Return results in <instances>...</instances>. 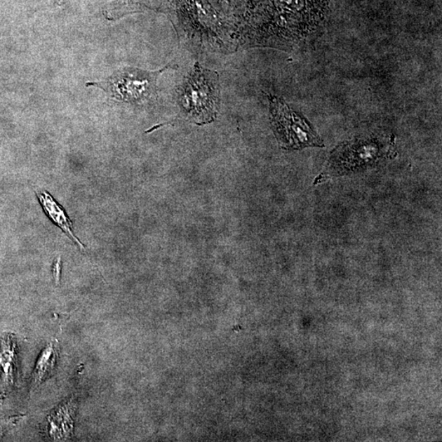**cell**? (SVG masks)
<instances>
[{
	"instance_id": "1",
	"label": "cell",
	"mask_w": 442,
	"mask_h": 442,
	"mask_svg": "<svg viewBox=\"0 0 442 442\" xmlns=\"http://www.w3.org/2000/svg\"><path fill=\"white\" fill-rule=\"evenodd\" d=\"M220 83L217 72L196 62L187 76L179 97L182 109L199 124L215 121L220 107Z\"/></svg>"
},
{
	"instance_id": "2",
	"label": "cell",
	"mask_w": 442,
	"mask_h": 442,
	"mask_svg": "<svg viewBox=\"0 0 442 442\" xmlns=\"http://www.w3.org/2000/svg\"><path fill=\"white\" fill-rule=\"evenodd\" d=\"M270 119L275 136L283 149H302L323 147V141L304 117L290 108L283 98L268 95Z\"/></svg>"
},
{
	"instance_id": "3",
	"label": "cell",
	"mask_w": 442,
	"mask_h": 442,
	"mask_svg": "<svg viewBox=\"0 0 442 442\" xmlns=\"http://www.w3.org/2000/svg\"><path fill=\"white\" fill-rule=\"evenodd\" d=\"M168 67L155 72L126 68L116 72L102 90L109 88L113 97L125 102H141L149 100L156 95L157 77Z\"/></svg>"
},
{
	"instance_id": "4",
	"label": "cell",
	"mask_w": 442,
	"mask_h": 442,
	"mask_svg": "<svg viewBox=\"0 0 442 442\" xmlns=\"http://www.w3.org/2000/svg\"><path fill=\"white\" fill-rule=\"evenodd\" d=\"M39 203H41L44 213L54 224L58 226L73 242H75L81 249H85V246L81 243L76 235L74 234L73 225L70 218L67 215L65 210L59 205L53 196L46 191L37 193Z\"/></svg>"
},
{
	"instance_id": "5",
	"label": "cell",
	"mask_w": 442,
	"mask_h": 442,
	"mask_svg": "<svg viewBox=\"0 0 442 442\" xmlns=\"http://www.w3.org/2000/svg\"><path fill=\"white\" fill-rule=\"evenodd\" d=\"M58 357V347L55 343H51L43 349L39 356L33 373V384L38 386L46 380L55 367Z\"/></svg>"
},
{
	"instance_id": "6",
	"label": "cell",
	"mask_w": 442,
	"mask_h": 442,
	"mask_svg": "<svg viewBox=\"0 0 442 442\" xmlns=\"http://www.w3.org/2000/svg\"><path fill=\"white\" fill-rule=\"evenodd\" d=\"M377 149L376 147L373 145H357L355 149H351L349 147L348 152L343 151V154H348L347 156H342V169L347 168V170H351V168H357L358 166L368 163V161L375 159L377 156Z\"/></svg>"
},
{
	"instance_id": "7",
	"label": "cell",
	"mask_w": 442,
	"mask_h": 442,
	"mask_svg": "<svg viewBox=\"0 0 442 442\" xmlns=\"http://www.w3.org/2000/svg\"><path fill=\"white\" fill-rule=\"evenodd\" d=\"M59 272H60V258L58 259L57 262L55 263V265H54L53 274L57 281H58L59 280Z\"/></svg>"
}]
</instances>
